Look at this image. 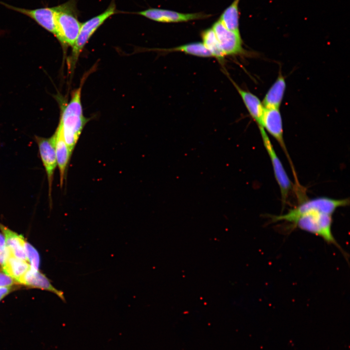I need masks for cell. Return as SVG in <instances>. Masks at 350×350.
Returning a JSON list of instances; mask_svg holds the SVG:
<instances>
[{
  "mask_svg": "<svg viewBox=\"0 0 350 350\" xmlns=\"http://www.w3.org/2000/svg\"><path fill=\"white\" fill-rule=\"evenodd\" d=\"M24 248L30 268L35 270H38L40 263L38 252L33 245L26 241L24 243Z\"/></svg>",
  "mask_w": 350,
  "mask_h": 350,
  "instance_id": "cell-21",
  "label": "cell"
},
{
  "mask_svg": "<svg viewBox=\"0 0 350 350\" xmlns=\"http://www.w3.org/2000/svg\"><path fill=\"white\" fill-rule=\"evenodd\" d=\"M0 4L8 9L29 17L42 28L54 35L56 6L28 9L14 6L1 1Z\"/></svg>",
  "mask_w": 350,
  "mask_h": 350,
  "instance_id": "cell-10",
  "label": "cell"
},
{
  "mask_svg": "<svg viewBox=\"0 0 350 350\" xmlns=\"http://www.w3.org/2000/svg\"><path fill=\"white\" fill-rule=\"evenodd\" d=\"M57 164L60 175V185L62 187L72 153L70 151L60 128L58 126L53 134Z\"/></svg>",
  "mask_w": 350,
  "mask_h": 350,
  "instance_id": "cell-12",
  "label": "cell"
},
{
  "mask_svg": "<svg viewBox=\"0 0 350 350\" xmlns=\"http://www.w3.org/2000/svg\"><path fill=\"white\" fill-rule=\"evenodd\" d=\"M116 12L114 0H112L108 8L102 13L82 24L76 40L72 46L71 57L72 67L74 66L78 56L85 44L96 30L110 17Z\"/></svg>",
  "mask_w": 350,
  "mask_h": 350,
  "instance_id": "cell-5",
  "label": "cell"
},
{
  "mask_svg": "<svg viewBox=\"0 0 350 350\" xmlns=\"http://www.w3.org/2000/svg\"><path fill=\"white\" fill-rule=\"evenodd\" d=\"M81 87L72 94L69 103L64 108L58 126L72 153L83 128L88 121L83 115L81 102Z\"/></svg>",
  "mask_w": 350,
  "mask_h": 350,
  "instance_id": "cell-1",
  "label": "cell"
},
{
  "mask_svg": "<svg viewBox=\"0 0 350 350\" xmlns=\"http://www.w3.org/2000/svg\"><path fill=\"white\" fill-rule=\"evenodd\" d=\"M262 124L265 131L278 142L291 164L283 139L282 120L280 109L264 108Z\"/></svg>",
  "mask_w": 350,
  "mask_h": 350,
  "instance_id": "cell-11",
  "label": "cell"
},
{
  "mask_svg": "<svg viewBox=\"0 0 350 350\" xmlns=\"http://www.w3.org/2000/svg\"><path fill=\"white\" fill-rule=\"evenodd\" d=\"M232 82L241 96L249 115L258 127H262V120L264 107L260 100L254 94L241 88L235 82Z\"/></svg>",
  "mask_w": 350,
  "mask_h": 350,
  "instance_id": "cell-15",
  "label": "cell"
},
{
  "mask_svg": "<svg viewBox=\"0 0 350 350\" xmlns=\"http://www.w3.org/2000/svg\"><path fill=\"white\" fill-rule=\"evenodd\" d=\"M202 43L206 48L210 52L213 57L219 60L224 59L225 56L223 52L215 34L211 28L204 31L202 33Z\"/></svg>",
  "mask_w": 350,
  "mask_h": 350,
  "instance_id": "cell-19",
  "label": "cell"
},
{
  "mask_svg": "<svg viewBox=\"0 0 350 350\" xmlns=\"http://www.w3.org/2000/svg\"><path fill=\"white\" fill-rule=\"evenodd\" d=\"M349 204V199L319 197L307 200L292 209L286 213L272 216L273 222L286 221L294 223L299 217L307 213L318 211L332 215L338 208Z\"/></svg>",
  "mask_w": 350,
  "mask_h": 350,
  "instance_id": "cell-3",
  "label": "cell"
},
{
  "mask_svg": "<svg viewBox=\"0 0 350 350\" xmlns=\"http://www.w3.org/2000/svg\"><path fill=\"white\" fill-rule=\"evenodd\" d=\"M19 283L52 292L66 302L63 291L59 290L53 286L50 280L38 270H35L30 268L24 275Z\"/></svg>",
  "mask_w": 350,
  "mask_h": 350,
  "instance_id": "cell-13",
  "label": "cell"
},
{
  "mask_svg": "<svg viewBox=\"0 0 350 350\" xmlns=\"http://www.w3.org/2000/svg\"><path fill=\"white\" fill-rule=\"evenodd\" d=\"M0 229L4 236L10 253L18 259L27 262L24 248L26 241L23 236L12 231L0 223Z\"/></svg>",
  "mask_w": 350,
  "mask_h": 350,
  "instance_id": "cell-16",
  "label": "cell"
},
{
  "mask_svg": "<svg viewBox=\"0 0 350 350\" xmlns=\"http://www.w3.org/2000/svg\"><path fill=\"white\" fill-rule=\"evenodd\" d=\"M15 283L17 282L13 278L3 272L0 271V288L13 286Z\"/></svg>",
  "mask_w": 350,
  "mask_h": 350,
  "instance_id": "cell-23",
  "label": "cell"
},
{
  "mask_svg": "<svg viewBox=\"0 0 350 350\" xmlns=\"http://www.w3.org/2000/svg\"><path fill=\"white\" fill-rule=\"evenodd\" d=\"M240 0H234L222 14L220 21L228 30L239 32V9Z\"/></svg>",
  "mask_w": 350,
  "mask_h": 350,
  "instance_id": "cell-18",
  "label": "cell"
},
{
  "mask_svg": "<svg viewBox=\"0 0 350 350\" xmlns=\"http://www.w3.org/2000/svg\"><path fill=\"white\" fill-rule=\"evenodd\" d=\"M166 50L167 51L181 52L188 54L199 57H213L212 54L202 42L186 44L172 49H168Z\"/></svg>",
  "mask_w": 350,
  "mask_h": 350,
  "instance_id": "cell-20",
  "label": "cell"
},
{
  "mask_svg": "<svg viewBox=\"0 0 350 350\" xmlns=\"http://www.w3.org/2000/svg\"><path fill=\"white\" fill-rule=\"evenodd\" d=\"M294 224L300 229L318 236L327 243L339 247L332 232V215L310 212L299 217Z\"/></svg>",
  "mask_w": 350,
  "mask_h": 350,
  "instance_id": "cell-4",
  "label": "cell"
},
{
  "mask_svg": "<svg viewBox=\"0 0 350 350\" xmlns=\"http://www.w3.org/2000/svg\"><path fill=\"white\" fill-rule=\"evenodd\" d=\"M3 272L13 278L19 283L25 273L30 268L29 263L25 261L18 259L10 253L7 261L1 267Z\"/></svg>",
  "mask_w": 350,
  "mask_h": 350,
  "instance_id": "cell-17",
  "label": "cell"
},
{
  "mask_svg": "<svg viewBox=\"0 0 350 350\" xmlns=\"http://www.w3.org/2000/svg\"><path fill=\"white\" fill-rule=\"evenodd\" d=\"M286 86L285 78L281 70H280L276 80L269 88L262 100V103L263 107L267 109H280L284 97Z\"/></svg>",
  "mask_w": 350,
  "mask_h": 350,
  "instance_id": "cell-14",
  "label": "cell"
},
{
  "mask_svg": "<svg viewBox=\"0 0 350 350\" xmlns=\"http://www.w3.org/2000/svg\"><path fill=\"white\" fill-rule=\"evenodd\" d=\"M212 29L225 55L245 54L240 32L228 29L219 19L213 24Z\"/></svg>",
  "mask_w": 350,
  "mask_h": 350,
  "instance_id": "cell-7",
  "label": "cell"
},
{
  "mask_svg": "<svg viewBox=\"0 0 350 350\" xmlns=\"http://www.w3.org/2000/svg\"><path fill=\"white\" fill-rule=\"evenodd\" d=\"M264 146L270 158L274 175L280 189L283 206L293 188L292 183L277 155L269 137L263 127H259Z\"/></svg>",
  "mask_w": 350,
  "mask_h": 350,
  "instance_id": "cell-6",
  "label": "cell"
},
{
  "mask_svg": "<svg viewBox=\"0 0 350 350\" xmlns=\"http://www.w3.org/2000/svg\"><path fill=\"white\" fill-rule=\"evenodd\" d=\"M82 24L78 20L75 0L56 6L54 35L63 44L72 47Z\"/></svg>",
  "mask_w": 350,
  "mask_h": 350,
  "instance_id": "cell-2",
  "label": "cell"
},
{
  "mask_svg": "<svg viewBox=\"0 0 350 350\" xmlns=\"http://www.w3.org/2000/svg\"><path fill=\"white\" fill-rule=\"evenodd\" d=\"M137 14L152 20L164 23L188 21L210 16L202 12L185 14L158 8H149Z\"/></svg>",
  "mask_w": 350,
  "mask_h": 350,
  "instance_id": "cell-9",
  "label": "cell"
},
{
  "mask_svg": "<svg viewBox=\"0 0 350 350\" xmlns=\"http://www.w3.org/2000/svg\"><path fill=\"white\" fill-rule=\"evenodd\" d=\"M35 140L46 173L48 183L49 197L51 206L52 185L54 173L57 165L55 154V137L54 135L49 138L36 137Z\"/></svg>",
  "mask_w": 350,
  "mask_h": 350,
  "instance_id": "cell-8",
  "label": "cell"
},
{
  "mask_svg": "<svg viewBox=\"0 0 350 350\" xmlns=\"http://www.w3.org/2000/svg\"><path fill=\"white\" fill-rule=\"evenodd\" d=\"M14 290L13 286L0 288V301Z\"/></svg>",
  "mask_w": 350,
  "mask_h": 350,
  "instance_id": "cell-24",
  "label": "cell"
},
{
  "mask_svg": "<svg viewBox=\"0 0 350 350\" xmlns=\"http://www.w3.org/2000/svg\"><path fill=\"white\" fill-rule=\"evenodd\" d=\"M10 256V252L7 247L4 236L0 232V265L2 267L8 257Z\"/></svg>",
  "mask_w": 350,
  "mask_h": 350,
  "instance_id": "cell-22",
  "label": "cell"
}]
</instances>
